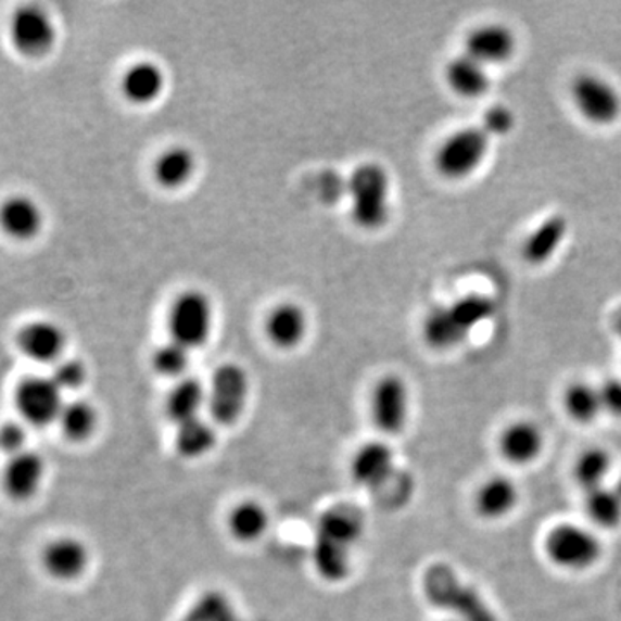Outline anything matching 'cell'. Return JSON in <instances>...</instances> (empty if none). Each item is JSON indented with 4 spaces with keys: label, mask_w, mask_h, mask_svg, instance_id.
<instances>
[{
    "label": "cell",
    "mask_w": 621,
    "mask_h": 621,
    "mask_svg": "<svg viewBox=\"0 0 621 621\" xmlns=\"http://www.w3.org/2000/svg\"><path fill=\"white\" fill-rule=\"evenodd\" d=\"M122 90L134 104H151L164 90V73L151 61L135 63L123 75Z\"/></svg>",
    "instance_id": "19"
},
{
    "label": "cell",
    "mask_w": 621,
    "mask_h": 621,
    "mask_svg": "<svg viewBox=\"0 0 621 621\" xmlns=\"http://www.w3.org/2000/svg\"><path fill=\"white\" fill-rule=\"evenodd\" d=\"M16 406L28 423L43 427L58 420L63 409V392L52 378L31 377L20 383Z\"/></svg>",
    "instance_id": "10"
},
{
    "label": "cell",
    "mask_w": 621,
    "mask_h": 621,
    "mask_svg": "<svg viewBox=\"0 0 621 621\" xmlns=\"http://www.w3.org/2000/svg\"><path fill=\"white\" fill-rule=\"evenodd\" d=\"M515 123L517 119H515L512 111L506 105L496 104L489 107L483 114L482 128L489 137H494V135L504 137L515 128Z\"/></svg>",
    "instance_id": "36"
},
{
    "label": "cell",
    "mask_w": 621,
    "mask_h": 621,
    "mask_svg": "<svg viewBox=\"0 0 621 621\" xmlns=\"http://www.w3.org/2000/svg\"><path fill=\"white\" fill-rule=\"evenodd\" d=\"M211 325H213V306L210 297L189 290L178 295L169 309L168 327L172 341L183 347H201L210 339Z\"/></svg>",
    "instance_id": "6"
},
{
    "label": "cell",
    "mask_w": 621,
    "mask_h": 621,
    "mask_svg": "<svg viewBox=\"0 0 621 621\" xmlns=\"http://www.w3.org/2000/svg\"><path fill=\"white\" fill-rule=\"evenodd\" d=\"M228 529L237 541H257L268 529V512L256 500H244L231 509Z\"/></svg>",
    "instance_id": "29"
},
{
    "label": "cell",
    "mask_w": 621,
    "mask_h": 621,
    "mask_svg": "<svg viewBox=\"0 0 621 621\" xmlns=\"http://www.w3.org/2000/svg\"><path fill=\"white\" fill-rule=\"evenodd\" d=\"M520 504V489L506 474H492L474 491V512L485 521L511 517Z\"/></svg>",
    "instance_id": "13"
},
{
    "label": "cell",
    "mask_w": 621,
    "mask_h": 621,
    "mask_svg": "<svg viewBox=\"0 0 621 621\" xmlns=\"http://www.w3.org/2000/svg\"><path fill=\"white\" fill-rule=\"evenodd\" d=\"M342 192H347V183L335 173H325L324 177L319 178V193L325 201L335 202Z\"/></svg>",
    "instance_id": "39"
},
{
    "label": "cell",
    "mask_w": 621,
    "mask_h": 621,
    "mask_svg": "<svg viewBox=\"0 0 621 621\" xmlns=\"http://www.w3.org/2000/svg\"><path fill=\"white\" fill-rule=\"evenodd\" d=\"M248 394V373L231 363L219 366L207 394L211 418L219 424L236 423L244 411Z\"/></svg>",
    "instance_id": "7"
},
{
    "label": "cell",
    "mask_w": 621,
    "mask_h": 621,
    "mask_svg": "<svg viewBox=\"0 0 621 621\" xmlns=\"http://www.w3.org/2000/svg\"><path fill=\"white\" fill-rule=\"evenodd\" d=\"M66 345V335L60 325L38 319L25 327L17 333V347L31 362L51 363L58 362Z\"/></svg>",
    "instance_id": "15"
},
{
    "label": "cell",
    "mask_w": 621,
    "mask_h": 621,
    "mask_svg": "<svg viewBox=\"0 0 621 621\" xmlns=\"http://www.w3.org/2000/svg\"><path fill=\"white\" fill-rule=\"evenodd\" d=\"M445 81L449 89L462 99H479L491 89L487 67L466 54L449 61L445 67Z\"/></svg>",
    "instance_id": "18"
},
{
    "label": "cell",
    "mask_w": 621,
    "mask_h": 621,
    "mask_svg": "<svg viewBox=\"0 0 621 621\" xmlns=\"http://www.w3.org/2000/svg\"><path fill=\"white\" fill-rule=\"evenodd\" d=\"M394 470V453L383 442H368L362 445L351 461L354 482L371 491L386 487Z\"/></svg>",
    "instance_id": "14"
},
{
    "label": "cell",
    "mask_w": 621,
    "mask_h": 621,
    "mask_svg": "<svg viewBox=\"0 0 621 621\" xmlns=\"http://www.w3.org/2000/svg\"><path fill=\"white\" fill-rule=\"evenodd\" d=\"M362 512L351 506H337V508L328 509L319 518L316 537L335 542L351 549L357 538L362 537Z\"/></svg>",
    "instance_id": "20"
},
{
    "label": "cell",
    "mask_w": 621,
    "mask_h": 621,
    "mask_svg": "<svg viewBox=\"0 0 621 621\" xmlns=\"http://www.w3.org/2000/svg\"><path fill=\"white\" fill-rule=\"evenodd\" d=\"M11 42L25 58H43L55 43V25L51 14L38 5L17 9L11 17Z\"/></svg>",
    "instance_id": "8"
},
{
    "label": "cell",
    "mask_w": 621,
    "mask_h": 621,
    "mask_svg": "<svg viewBox=\"0 0 621 621\" xmlns=\"http://www.w3.org/2000/svg\"><path fill=\"white\" fill-rule=\"evenodd\" d=\"M189 348L172 341L155 351L152 365L164 377H180L189 366Z\"/></svg>",
    "instance_id": "34"
},
{
    "label": "cell",
    "mask_w": 621,
    "mask_h": 621,
    "mask_svg": "<svg viewBox=\"0 0 621 621\" xmlns=\"http://www.w3.org/2000/svg\"><path fill=\"white\" fill-rule=\"evenodd\" d=\"M43 471L46 466L37 454H16L5 468V489L14 499H28L40 487Z\"/></svg>",
    "instance_id": "21"
},
{
    "label": "cell",
    "mask_w": 621,
    "mask_h": 621,
    "mask_svg": "<svg viewBox=\"0 0 621 621\" xmlns=\"http://www.w3.org/2000/svg\"><path fill=\"white\" fill-rule=\"evenodd\" d=\"M562 409L570 420L579 424H591L603 415L599 386L587 382H575L562 392Z\"/></svg>",
    "instance_id": "24"
},
{
    "label": "cell",
    "mask_w": 621,
    "mask_h": 621,
    "mask_svg": "<svg viewBox=\"0 0 621 621\" xmlns=\"http://www.w3.org/2000/svg\"><path fill=\"white\" fill-rule=\"evenodd\" d=\"M491 149V137L482 126H466L451 134L435 152V169L449 180L471 177Z\"/></svg>",
    "instance_id": "4"
},
{
    "label": "cell",
    "mask_w": 621,
    "mask_h": 621,
    "mask_svg": "<svg viewBox=\"0 0 621 621\" xmlns=\"http://www.w3.org/2000/svg\"><path fill=\"white\" fill-rule=\"evenodd\" d=\"M603 411L621 420V380L609 378L599 386Z\"/></svg>",
    "instance_id": "37"
},
{
    "label": "cell",
    "mask_w": 621,
    "mask_h": 621,
    "mask_svg": "<svg viewBox=\"0 0 621 621\" xmlns=\"http://www.w3.org/2000/svg\"><path fill=\"white\" fill-rule=\"evenodd\" d=\"M87 565H89V550L84 542L73 537H61L51 542L43 553V567L54 579H78Z\"/></svg>",
    "instance_id": "17"
},
{
    "label": "cell",
    "mask_w": 621,
    "mask_h": 621,
    "mask_svg": "<svg viewBox=\"0 0 621 621\" xmlns=\"http://www.w3.org/2000/svg\"><path fill=\"white\" fill-rule=\"evenodd\" d=\"M58 421L67 439L85 441L96 430L97 413L87 401H72L64 404Z\"/></svg>",
    "instance_id": "33"
},
{
    "label": "cell",
    "mask_w": 621,
    "mask_h": 621,
    "mask_svg": "<svg viewBox=\"0 0 621 621\" xmlns=\"http://www.w3.org/2000/svg\"><path fill=\"white\" fill-rule=\"evenodd\" d=\"M51 378L61 392L78 391L87 380V370H85L84 363L67 359V362H61L60 365L55 366Z\"/></svg>",
    "instance_id": "35"
},
{
    "label": "cell",
    "mask_w": 621,
    "mask_h": 621,
    "mask_svg": "<svg viewBox=\"0 0 621 621\" xmlns=\"http://www.w3.org/2000/svg\"><path fill=\"white\" fill-rule=\"evenodd\" d=\"M568 221L562 216H550L530 233L523 244V257L530 265H544L555 256L567 239Z\"/></svg>",
    "instance_id": "22"
},
{
    "label": "cell",
    "mask_w": 621,
    "mask_h": 621,
    "mask_svg": "<svg viewBox=\"0 0 621 621\" xmlns=\"http://www.w3.org/2000/svg\"><path fill=\"white\" fill-rule=\"evenodd\" d=\"M447 313H449L454 325L468 337L474 327H479L485 319L494 315V303L483 295H466V297L447 306Z\"/></svg>",
    "instance_id": "32"
},
{
    "label": "cell",
    "mask_w": 621,
    "mask_h": 621,
    "mask_svg": "<svg viewBox=\"0 0 621 621\" xmlns=\"http://www.w3.org/2000/svg\"><path fill=\"white\" fill-rule=\"evenodd\" d=\"M517 47V35L499 23L477 26L465 38V54L485 67L508 63Z\"/></svg>",
    "instance_id": "11"
},
{
    "label": "cell",
    "mask_w": 621,
    "mask_h": 621,
    "mask_svg": "<svg viewBox=\"0 0 621 621\" xmlns=\"http://www.w3.org/2000/svg\"><path fill=\"white\" fill-rule=\"evenodd\" d=\"M351 213L357 227L382 228L391 216V180L380 164H362L347 181Z\"/></svg>",
    "instance_id": "3"
},
{
    "label": "cell",
    "mask_w": 621,
    "mask_h": 621,
    "mask_svg": "<svg viewBox=\"0 0 621 621\" xmlns=\"http://www.w3.org/2000/svg\"><path fill=\"white\" fill-rule=\"evenodd\" d=\"M576 113L596 126H609L621 116V93L611 81L594 73H582L571 84Z\"/></svg>",
    "instance_id": "5"
},
{
    "label": "cell",
    "mask_w": 621,
    "mask_h": 621,
    "mask_svg": "<svg viewBox=\"0 0 621 621\" xmlns=\"http://www.w3.org/2000/svg\"><path fill=\"white\" fill-rule=\"evenodd\" d=\"M42 227V210L30 195H11L0 204V228L11 239H35Z\"/></svg>",
    "instance_id": "16"
},
{
    "label": "cell",
    "mask_w": 621,
    "mask_h": 621,
    "mask_svg": "<svg viewBox=\"0 0 621 621\" xmlns=\"http://www.w3.org/2000/svg\"><path fill=\"white\" fill-rule=\"evenodd\" d=\"M611 466L613 462L608 451L603 447H588L582 451L573 462V479L585 492L605 487Z\"/></svg>",
    "instance_id": "28"
},
{
    "label": "cell",
    "mask_w": 621,
    "mask_h": 621,
    "mask_svg": "<svg viewBox=\"0 0 621 621\" xmlns=\"http://www.w3.org/2000/svg\"><path fill=\"white\" fill-rule=\"evenodd\" d=\"M23 442H25V432H23L22 427L13 423L0 427V447L2 449L16 456L22 451Z\"/></svg>",
    "instance_id": "38"
},
{
    "label": "cell",
    "mask_w": 621,
    "mask_h": 621,
    "mask_svg": "<svg viewBox=\"0 0 621 621\" xmlns=\"http://www.w3.org/2000/svg\"><path fill=\"white\" fill-rule=\"evenodd\" d=\"M215 444V430L211 429V424L202 420L201 416L195 420L178 424L175 447L183 458H201L204 454L210 453Z\"/></svg>",
    "instance_id": "31"
},
{
    "label": "cell",
    "mask_w": 621,
    "mask_h": 621,
    "mask_svg": "<svg viewBox=\"0 0 621 621\" xmlns=\"http://www.w3.org/2000/svg\"><path fill=\"white\" fill-rule=\"evenodd\" d=\"M617 489H618V491H620V494H621V480H620V485H618Z\"/></svg>",
    "instance_id": "41"
},
{
    "label": "cell",
    "mask_w": 621,
    "mask_h": 621,
    "mask_svg": "<svg viewBox=\"0 0 621 621\" xmlns=\"http://www.w3.org/2000/svg\"><path fill=\"white\" fill-rule=\"evenodd\" d=\"M547 561L558 570L584 573L603 558V542L591 527L565 521L547 530L542 542Z\"/></svg>",
    "instance_id": "2"
},
{
    "label": "cell",
    "mask_w": 621,
    "mask_h": 621,
    "mask_svg": "<svg viewBox=\"0 0 621 621\" xmlns=\"http://www.w3.org/2000/svg\"><path fill=\"white\" fill-rule=\"evenodd\" d=\"M445 621H453V620H445Z\"/></svg>",
    "instance_id": "42"
},
{
    "label": "cell",
    "mask_w": 621,
    "mask_h": 621,
    "mask_svg": "<svg viewBox=\"0 0 621 621\" xmlns=\"http://www.w3.org/2000/svg\"><path fill=\"white\" fill-rule=\"evenodd\" d=\"M614 330H617L618 335L621 337V309L618 310L617 318H614Z\"/></svg>",
    "instance_id": "40"
},
{
    "label": "cell",
    "mask_w": 621,
    "mask_h": 621,
    "mask_svg": "<svg viewBox=\"0 0 621 621\" xmlns=\"http://www.w3.org/2000/svg\"><path fill=\"white\" fill-rule=\"evenodd\" d=\"M207 403L204 385L198 378H183L177 386L169 392L166 401V413L175 423L181 424L199 418L202 406Z\"/></svg>",
    "instance_id": "25"
},
{
    "label": "cell",
    "mask_w": 621,
    "mask_h": 621,
    "mask_svg": "<svg viewBox=\"0 0 621 621\" xmlns=\"http://www.w3.org/2000/svg\"><path fill=\"white\" fill-rule=\"evenodd\" d=\"M195 172V157L187 148H172L157 157L154 166L155 180L164 189L186 186Z\"/></svg>",
    "instance_id": "27"
},
{
    "label": "cell",
    "mask_w": 621,
    "mask_h": 621,
    "mask_svg": "<svg viewBox=\"0 0 621 621\" xmlns=\"http://www.w3.org/2000/svg\"><path fill=\"white\" fill-rule=\"evenodd\" d=\"M306 313L295 304L287 303L275 307L266 321V333L277 347L292 348L306 335Z\"/></svg>",
    "instance_id": "23"
},
{
    "label": "cell",
    "mask_w": 621,
    "mask_h": 621,
    "mask_svg": "<svg viewBox=\"0 0 621 621\" xmlns=\"http://www.w3.org/2000/svg\"><path fill=\"white\" fill-rule=\"evenodd\" d=\"M423 591L432 605L453 614V621H499L480 591L465 584L447 565H433L427 570Z\"/></svg>",
    "instance_id": "1"
},
{
    "label": "cell",
    "mask_w": 621,
    "mask_h": 621,
    "mask_svg": "<svg viewBox=\"0 0 621 621\" xmlns=\"http://www.w3.org/2000/svg\"><path fill=\"white\" fill-rule=\"evenodd\" d=\"M421 333H423L427 345L436 348V351L458 347L461 342L466 341L465 333L451 319L447 307H435V309L430 310L424 318Z\"/></svg>",
    "instance_id": "30"
},
{
    "label": "cell",
    "mask_w": 621,
    "mask_h": 621,
    "mask_svg": "<svg viewBox=\"0 0 621 621\" xmlns=\"http://www.w3.org/2000/svg\"><path fill=\"white\" fill-rule=\"evenodd\" d=\"M371 420L385 435H400L409 420V389L397 375L380 378L371 394Z\"/></svg>",
    "instance_id": "9"
},
{
    "label": "cell",
    "mask_w": 621,
    "mask_h": 621,
    "mask_svg": "<svg viewBox=\"0 0 621 621\" xmlns=\"http://www.w3.org/2000/svg\"><path fill=\"white\" fill-rule=\"evenodd\" d=\"M497 449L509 465L529 466L541 459L546 449V435L535 421H512L499 433Z\"/></svg>",
    "instance_id": "12"
},
{
    "label": "cell",
    "mask_w": 621,
    "mask_h": 621,
    "mask_svg": "<svg viewBox=\"0 0 621 621\" xmlns=\"http://www.w3.org/2000/svg\"><path fill=\"white\" fill-rule=\"evenodd\" d=\"M585 515L592 527L614 530L621 527V494L618 489H594L585 492Z\"/></svg>",
    "instance_id": "26"
}]
</instances>
